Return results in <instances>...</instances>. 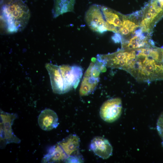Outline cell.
Instances as JSON below:
<instances>
[{
    "label": "cell",
    "instance_id": "6da1fadb",
    "mask_svg": "<svg viewBox=\"0 0 163 163\" xmlns=\"http://www.w3.org/2000/svg\"><path fill=\"white\" fill-rule=\"evenodd\" d=\"M136 50V57L126 72L140 82L163 80V48L153 43Z\"/></svg>",
    "mask_w": 163,
    "mask_h": 163
},
{
    "label": "cell",
    "instance_id": "7a4b0ae2",
    "mask_svg": "<svg viewBox=\"0 0 163 163\" xmlns=\"http://www.w3.org/2000/svg\"><path fill=\"white\" fill-rule=\"evenodd\" d=\"M30 17L29 10L22 0H1L2 29L11 34L20 31L27 25Z\"/></svg>",
    "mask_w": 163,
    "mask_h": 163
},
{
    "label": "cell",
    "instance_id": "3957f363",
    "mask_svg": "<svg viewBox=\"0 0 163 163\" xmlns=\"http://www.w3.org/2000/svg\"><path fill=\"white\" fill-rule=\"evenodd\" d=\"M45 67L50 76L53 91L56 94H63L76 89L83 74V69L77 65L58 66L49 63Z\"/></svg>",
    "mask_w": 163,
    "mask_h": 163
},
{
    "label": "cell",
    "instance_id": "277c9868",
    "mask_svg": "<svg viewBox=\"0 0 163 163\" xmlns=\"http://www.w3.org/2000/svg\"><path fill=\"white\" fill-rule=\"evenodd\" d=\"M136 50L122 48L115 52L105 54H98L96 59L105 67L127 70L135 59Z\"/></svg>",
    "mask_w": 163,
    "mask_h": 163
},
{
    "label": "cell",
    "instance_id": "5b68a950",
    "mask_svg": "<svg viewBox=\"0 0 163 163\" xmlns=\"http://www.w3.org/2000/svg\"><path fill=\"white\" fill-rule=\"evenodd\" d=\"M139 27L144 33L152 35L157 24L163 18V9L153 0H149L138 11Z\"/></svg>",
    "mask_w": 163,
    "mask_h": 163
},
{
    "label": "cell",
    "instance_id": "8992f818",
    "mask_svg": "<svg viewBox=\"0 0 163 163\" xmlns=\"http://www.w3.org/2000/svg\"><path fill=\"white\" fill-rule=\"evenodd\" d=\"M18 117L14 113L5 112L0 110V148L3 149L8 144L19 143L21 140L14 134L12 126Z\"/></svg>",
    "mask_w": 163,
    "mask_h": 163
},
{
    "label": "cell",
    "instance_id": "52a82bcc",
    "mask_svg": "<svg viewBox=\"0 0 163 163\" xmlns=\"http://www.w3.org/2000/svg\"><path fill=\"white\" fill-rule=\"evenodd\" d=\"M85 20L88 27L93 31L101 34L107 31L101 5H91L86 12Z\"/></svg>",
    "mask_w": 163,
    "mask_h": 163
},
{
    "label": "cell",
    "instance_id": "ba28073f",
    "mask_svg": "<svg viewBox=\"0 0 163 163\" xmlns=\"http://www.w3.org/2000/svg\"><path fill=\"white\" fill-rule=\"evenodd\" d=\"M122 110L121 99L118 97L109 99L101 106L100 114L101 118L108 123L113 122L120 117Z\"/></svg>",
    "mask_w": 163,
    "mask_h": 163
},
{
    "label": "cell",
    "instance_id": "9c48e42d",
    "mask_svg": "<svg viewBox=\"0 0 163 163\" xmlns=\"http://www.w3.org/2000/svg\"><path fill=\"white\" fill-rule=\"evenodd\" d=\"M139 28L138 11L129 14L124 15L122 25L117 33H116L121 37V43L126 41L133 36Z\"/></svg>",
    "mask_w": 163,
    "mask_h": 163
},
{
    "label": "cell",
    "instance_id": "30bf717a",
    "mask_svg": "<svg viewBox=\"0 0 163 163\" xmlns=\"http://www.w3.org/2000/svg\"><path fill=\"white\" fill-rule=\"evenodd\" d=\"M107 30L117 33L123 24L124 14L107 7L101 5Z\"/></svg>",
    "mask_w": 163,
    "mask_h": 163
},
{
    "label": "cell",
    "instance_id": "8fae6325",
    "mask_svg": "<svg viewBox=\"0 0 163 163\" xmlns=\"http://www.w3.org/2000/svg\"><path fill=\"white\" fill-rule=\"evenodd\" d=\"M90 148L96 155L103 159L108 158L112 154V147L106 139L97 136L91 141Z\"/></svg>",
    "mask_w": 163,
    "mask_h": 163
},
{
    "label": "cell",
    "instance_id": "7c38bea8",
    "mask_svg": "<svg viewBox=\"0 0 163 163\" xmlns=\"http://www.w3.org/2000/svg\"><path fill=\"white\" fill-rule=\"evenodd\" d=\"M38 122L40 128L45 131L56 128L59 124L57 114L50 109H46L41 112L39 116Z\"/></svg>",
    "mask_w": 163,
    "mask_h": 163
},
{
    "label": "cell",
    "instance_id": "4fadbf2b",
    "mask_svg": "<svg viewBox=\"0 0 163 163\" xmlns=\"http://www.w3.org/2000/svg\"><path fill=\"white\" fill-rule=\"evenodd\" d=\"M80 143L79 138L74 134L70 135L57 143L67 158L71 155L78 153Z\"/></svg>",
    "mask_w": 163,
    "mask_h": 163
},
{
    "label": "cell",
    "instance_id": "5bb4252c",
    "mask_svg": "<svg viewBox=\"0 0 163 163\" xmlns=\"http://www.w3.org/2000/svg\"><path fill=\"white\" fill-rule=\"evenodd\" d=\"M75 0H54L52 10L53 17L56 18L64 13L73 12Z\"/></svg>",
    "mask_w": 163,
    "mask_h": 163
},
{
    "label": "cell",
    "instance_id": "9a60e30c",
    "mask_svg": "<svg viewBox=\"0 0 163 163\" xmlns=\"http://www.w3.org/2000/svg\"><path fill=\"white\" fill-rule=\"evenodd\" d=\"M99 78L85 74L79 89V94L81 96L88 95L95 89L99 82Z\"/></svg>",
    "mask_w": 163,
    "mask_h": 163
},
{
    "label": "cell",
    "instance_id": "2e32d148",
    "mask_svg": "<svg viewBox=\"0 0 163 163\" xmlns=\"http://www.w3.org/2000/svg\"><path fill=\"white\" fill-rule=\"evenodd\" d=\"M67 158L66 155L57 143L52 146L48 153L43 159V162H53L65 160Z\"/></svg>",
    "mask_w": 163,
    "mask_h": 163
},
{
    "label": "cell",
    "instance_id": "e0dca14e",
    "mask_svg": "<svg viewBox=\"0 0 163 163\" xmlns=\"http://www.w3.org/2000/svg\"><path fill=\"white\" fill-rule=\"evenodd\" d=\"M65 161L67 163H82L83 162V159L78 153L69 156Z\"/></svg>",
    "mask_w": 163,
    "mask_h": 163
},
{
    "label": "cell",
    "instance_id": "ac0fdd59",
    "mask_svg": "<svg viewBox=\"0 0 163 163\" xmlns=\"http://www.w3.org/2000/svg\"><path fill=\"white\" fill-rule=\"evenodd\" d=\"M162 9H163V0H153Z\"/></svg>",
    "mask_w": 163,
    "mask_h": 163
},
{
    "label": "cell",
    "instance_id": "d6986e66",
    "mask_svg": "<svg viewBox=\"0 0 163 163\" xmlns=\"http://www.w3.org/2000/svg\"><path fill=\"white\" fill-rule=\"evenodd\" d=\"M162 145H163V142H162Z\"/></svg>",
    "mask_w": 163,
    "mask_h": 163
}]
</instances>
